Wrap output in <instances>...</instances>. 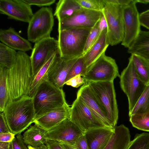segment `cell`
Listing matches in <instances>:
<instances>
[{"label":"cell","instance_id":"6da1fadb","mask_svg":"<svg viewBox=\"0 0 149 149\" xmlns=\"http://www.w3.org/2000/svg\"><path fill=\"white\" fill-rule=\"evenodd\" d=\"M5 69L7 103L29 96L33 77L30 56L26 52L18 51L15 61Z\"/></svg>","mask_w":149,"mask_h":149},{"label":"cell","instance_id":"7a4b0ae2","mask_svg":"<svg viewBox=\"0 0 149 149\" xmlns=\"http://www.w3.org/2000/svg\"><path fill=\"white\" fill-rule=\"evenodd\" d=\"M2 112L11 132L15 135L21 133L33 123L32 97L24 96L7 103Z\"/></svg>","mask_w":149,"mask_h":149},{"label":"cell","instance_id":"3957f363","mask_svg":"<svg viewBox=\"0 0 149 149\" xmlns=\"http://www.w3.org/2000/svg\"><path fill=\"white\" fill-rule=\"evenodd\" d=\"M91 29L74 28L58 31L57 40L59 56L64 60H69L83 56Z\"/></svg>","mask_w":149,"mask_h":149},{"label":"cell","instance_id":"277c9868","mask_svg":"<svg viewBox=\"0 0 149 149\" xmlns=\"http://www.w3.org/2000/svg\"><path fill=\"white\" fill-rule=\"evenodd\" d=\"M32 97L34 120L67 103L63 89L56 86L48 80L40 84Z\"/></svg>","mask_w":149,"mask_h":149},{"label":"cell","instance_id":"5b68a950","mask_svg":"<svg viewBox=\"0 0 149 149\" xmlns=\"http://www.w3.org/2000/svg\"><path fill=\"white\" fill-rule=\"evenodd\" d=\"M86 82L114 128L117 124L118 110L113 81Z\"/></svg>","mask_w":149,"mask_h":149},{"label":"cell","instance_id":"8992f818","mask_svg":"<svg viewBox=\"0 0 149 149\" xmlns=\"http://www.w3.org/2000/svg\"><path fill=\"white\" fill-rule=\"evenodd\" d=\"M101 12L107 25V40L109 45L114 46L122 42L125 34L123 7L103 0Z\"/></svg>","mask_w":149,"mask_h":149},{"label":"cell","instance_id":"52a82bcc","mask_svg":"<svg viewBox=\"0 0 149 149\" xmlns=\"http://www.w3.org/2000/svg\"><path fill=\"white\" fill-rule=\"evenodd\" d=\"M119 78L120 87L127 97L130 114L147 85L137 74L131 56L127 65L122 71Z\"/></svg>","mask_w":149,"mask_h":149},{"label":"cell","instance_id":"ba28073f","mask_svg":"<svg viewBox=\"0 0 149 149\" xmlns=\"http://www.w3.org/2000/svg\"><path fill=\"white\" fill-rule=\"evenodd\" d=\"M52 8L43 7L33 14L27 30L28 40L33 43L50 36L54 24Z\"/></svg>","mask_w":149,"mask_h":149},{"label":"cell","instance_id":"9c48e42d","mask_svg":"<svg viewBox=\"0 0 149 149\" xmlns=\"http://www.w3.org/2000/svg\"><path fill=\"white\" fill-rule=\"evenodd\" d=\"M120 76L115 60L105 52L87 68L83 77L86 81H113Z\"/></svg>","mask_w":149,"mask_h":149},{"label":"cell","instance_id":"30bf717a","mask_svg":"<svg viewBox=\"0 0 149 149\" xmlns=\"http://www.w3.org/2000/svg\"><path fill=\"white\" fill-rule=\"evenodd\" d=\"M101 12L83 8L59 22L58 31L74 28L92 29L99 20Z\"/></svg>","mask_w":149,"mask_h":149},{"label":"cell","instance_id":"8fae6325","mask_svg":"<svg viewBox=\"0 0 149 149\" xmlns=\"http://www.w3.org/2000/svg\"><path fill=\"white\" fill-rule=\"evenodd\" d=\"M70 119L84 133L92 128L107 127L100 121L87 106L77 98L73 102L71 107Z\"/></svg>","mask_w":149,"mask_h":149},{"label":"cell","instance_id":"7c38bea8","mask_svg":"<svg viewBox=\"0 0 149 149\" xmlns=\"http://www.w3.org/2000/svg\"><path fill=\"white\" fill-rule=\"evenodd\" d=\"M136 4L135 0H132L129 4L123 7L125 34L121 45L126 48L130 46L141 31Z\"/></svg>","mask_w":149,"mask_h":149},{"label":"cell","instance_id":"4fadbf2b","mask_svg":"<svg viewBox=\"0 0 149 149\" xmlns=\"http://www.w3.org/2000/svg\"><path fill=\"white\" fill-rule=\"evenodd\" d=\"M84 133L69 118L66 119L47 131L45 138L74 145L76 141Z\"/></svg>","mask_w":149,"mask_h":149},{"label":"cell","instance_id":"5bb4252c","mask_svg":"<svg viewBox=\"0 0 149 149\" xmlns=\"http://www.w3.org/2000/svg\"><path fill=\"white\" fill-rule=\"evenodd\" d=\"M57 50H58L57 40L50 36L42 39L35 43L30 56L33 77L50 55Z\"/></svg>","mask_w":149,"mask_h":149},{"label":"cell","instance_id":"9a60e30c","mask_svg":"<svg viewBox=\"0 0 149 149\" xmlns=\"http://www.w3.org/2000/svg\"><path fill=\"white\" fill-rule=\"evenodd\" d=\"M0 13L10 19L28 23L34 14L31 6L23 0H0Z\"/></svg>","mask_w":149,"mask_h":149},{"label":"cell","instance_id":"2e32d148","mask_svg":"<svg viewBox=\"0 0 149 149\" xmlns=\"http://www.w3.org/2000/svg\"><path fill=\"white\" fill-rule=\"evenodd\" d=\"M77 98L81 100L89 108L94 116L108 127L112 128L105 112L99 104L87 82L81 86L77 93Z\"/></svg>","mask_w":149,"mask_h":149},{"label":"cell","instance_id":"e0dca14e","mask_svg":"<svg viewBox=\"0 0 149 149\" xmlns=\"http://www.w3.org/2000/svg\"><path fill=\"white\" fill-rule=\"evenodd\" d=\"M78 58L65 60L61 58L59 55L58 56L49 72L48 80L56 86L63 89L70 68Z\"/></svg>","mask_w":149,"mask_h":149},{"label":"cell","instance_id":"ac0fdd59","mask_svg":"<svg viewBox=\"0 0 149 149\" xmlns=\"http://www.w3.org/2000/svg\"><path fill=\"white\" fill-rule=\"evenodd\" d=\"M71 107L67 103L35 119L33 123L47 131L64 120L69 118Z\"/></svg>","mask_w":149,"mask_h":149},{"label":"cell","instance_id":"d6986e66","mask_svg":"<svg viewBox=\"0 0 149 149\" xmlns=\"http://www.w3.org/2000/svg\"><path fill=\"white\" fill-rule=\"evenodd\" d=\"M114 132V128L95 127L84 133L88 149H103Z\"/></svg>","mask_w":149,"mask_h":149},{"label":"cell","instance_id":"ffe728a7","mask_svg":"<svg viewBox=\"0 0 149 149\" xmlns=\"http://www.w3.org/2000/svg\"><path fill=\"white\" fill-rule=\"evenodd\" d=\"M0 40L7 46L18 51L26 52L33 49L30 41L21 36L11 27L7 29H0Z\"/></svg>","mask_w":149,"mask_h":149},{"label":"cell","instance_id":"44dd1931","mask_svg":"<svg viewBox=\"0 0 149 149\" xmlns=\"http://www.w3.org/2000/svg\"><path fill=\"white\" fill-rule=\"evenodd\" d=\"M114 129V133L103 149H127L131 141L128 128L121 124Z\"/></svg>","mask_w":149,"mask_h":149},{"label":"cell","instance_id":"7402d4cb","mask_svg":"<svg viewBox=\"0 0 149 149\" xmlns=\"http://www.w3.org/2000/svg\"><path fill=\"white\" fill-rule=\"evenodd\" d=\"M107 31L106 28L102 31L95 42L84 54L87 68L105 52L109 45L107 40Z\"/></svg>","mask_w":149,"mask_h":149},{"label":"cell","instance_id":"603a6c76","mask_svg":"<svg viewBox=\"0 0 149 149\" xmlns=\"http://www.w3.org/2000/svg\"><path fill=\"white\" fill-rule=\"evenodd\" d=\"M58 55V50L52 53L36 74L33 77L30 88L29 96L32 97L41 83L45 81L48 80L49 72L54 61Z\"/></svg>","mask_w":149,"mask_h":149},{"label":"cell","instance_id":"cb8c5ba5","mask_svg":"<svg viewBox=\"0 0 149 149\" xmlns=\"http://www.w3.org/2000/svg\"><path fill=\"white\" fill-rule=\"evenodd\" d=\"M128 48V53L140 56L149 61V31H141Z\"/></svg>","mask_w":149,"mask_h":149},{"label":"cell","instance_id":"d4e9b609","mask_svg":"<svg viewBox=\"0 0 149 149\" xmlns=\"http://www.w3.org/2000/svg\"><path fill=\"white\" fill-rule=\"evenodd\" d=\"M47 131L35 124L31 126L23 134V139L26 145L37 147L45 144V138Z\"/></svg>","mask_w":149,"mask_h":149},{"label":"cell","instance_id":"484cf974","mask_svg":"<svg viewBox=\"0 0 149 149\" xmlns=\"http://www.w3.org/2000/svg\"><path fill=\"white\" fill-rule=\"evenodd\" d=\"M82 8L76 0H60L56 3L54 15L59 22Z\"/></svg>","mask_w":149,"mask_h":149},{"label":"cell","instance_id":"4316f807","mask_svg":"<svg viewBox=\"0 0 149 149\" xmlns=\"http://www.w3.org/2000/svg\"><path fill=\"white\" fill-rule=\"evenodd\" d=\"M135 68L138 76L147 85L149 84V61L137 55L131 54Z\"/></svg>","mask_w":149,"mask_h":149},{"label":"cell","instance_id":"83f0119b","mask_svg":"<svg viewBox=\"0 0 149 149\" xmlns=\"http://www.w3.org/2000/svg\"><path fill=\"white\" fill-rule=\"evenodd\" d=\"M17 52L0 43V67L7 68L15 61Z\"/></svg>","mask_w":149,"mask_h":149},{"label":"cell","instance_id":"f1b7e54d","mask_svg":"<svg viewBox=\"0 0 149 149\" xmlns=\"http://www.w3.org/2000/svg\"><path fill=\"white\" fill-rule=\"evenodd\" d=\"M149 112V84L136 102L129 116L136 114H144Z\"/></svg>","mask_w":149,"mask_h":149},{"label":"cell","instance_id":"f546056e","mask_svg":"<svg viewBox=\"0 0 149 149\" xmlns=\"http://www.w3.org/2000/svg\"><path fill=\"white\" fill-rule=\"evenodd\" d=\"M87 68L83 55L79 58L72 65L66 77L65 83L74 77L80 75L84 77L85 75Z\"/></svg>","mask_w":149,"mask_h":149},{"label":"cell","instance_id":"4dcf8cb0","mask_svg":"<svg viewBox=\"0 0 149 149\" xmlns=\"http://www.w3.org/2000/svg\"><path fill=\"white\" fill-rule=\"evenodd\" d=\"M130 117L132 126L141 130L149 132V112L142 114H136Z\"/></svg>","mask_w":149,"mask_h":149},{"label":"cell","instance_id":"1f68e13d","mask_svg":"<svg viewBox=\"0 0 149 149\" xmlns=\"http://www.w3.org/2000/svg\"><path fill=\"white\" fill-rule=\"evenodd\" d=\"M127 149H149V133L136 134Z\"/></svg>","mask_w":149,"mask_h":149},{"label":"cell","instance_id":"d6a6232c","mask_svg":"<svg viewBox=\"0 0 149 149\" xmlns=\"http://www.w3.org/2000/svg\"><path fill=\"white\" fill-rule=\"evenodd\" d=\"M7 102L6 69L0 67V111L3 112Z\"/></svg>","mask_w":149,"mask_h":149},{"label":"cell","instance_id":"836d02e7","mask_svg":"<svg viewBox=\"0 0 149 149\" xmlns=\"http://www.w3.org/2000/svg\"><path fill=\"white\" fill-rule=\"evenodd\" d=\"M83 8L101 12L103 8V0H76Z\"/></svg>","mask_w":149,"mask_h":149},{"label":"cell","instance_id":"e575fe53","mask_svg":"<svg viewBox=\"0 0 149 149\" xmlns=\"http://www.w3.org/2000/svg\"><path fill=\"white\" fill-rule=\"evenodd\" d=\"M99 20L92 28L88 36L84 50V54L95 42L102 31L99 27Z\"/></svg>","mask_w":149,"mask_h":149},{"label":"cell","instance_id":"d590c367","mask_svg":"<svg viewBox=\"0 0 149 149\" xmlns=\"http://www.w3.org/2000/svg\"><path fill=\"white\" fill-rule=\"evenodd\" d=\"M13 149H28L24 143L21 133L16 135L12 142Z\"/></svg>","mask_w":149,"mask_h":149},{"label":"cell","instance_id":"8d00e7d4","mask_svg":"<svg viewBox=\"0 0 149 149\" xmlns=\"http://www.w3.org/2000/svg\"><path fill=\"white\" fill-rule=\"evenodd\" d=\"M85 82L84 78L81 77V75H79L69 79L65 83V84L77 88L82 86Z\"/></svg>","mask_w":149,"mask_h":149},{"label":"cell","instance_id":"74e56055","mask_svg":"<svg viewBox=\"0 0 149 149\" xmlns=\"http://www.w3.org/2000/svg\"><path fill=\"white\" fill-rule=\"evenodd\" d=\"M26 3L31 5L38 6H48L54 3L56 0H23Z\"/></svg>","mask_w":149,"mask_h":149},{"label":"cell","instance_id":"f35d334b","mask_svg":"<svg viewBox=\"0 0 149 149\" xmlns=\"http://www.w3.org/2000/svg\"><path fill=\"white\" fill-rule=\"evenodd\" d=\"M139 18L141 26L149 30V10L139 14Z\"/></svg>","mask_w":149,"mask_h":149},{"label":"cell","instance_id":"ab89813d","mask_svg":"<svg viewBox=\"0 0 149 149\" xmlns=\"http://www.w3.org/2000/svg\"><path fill=\"white\" fill-rule=\"evenodd\" d=\"M73 146L76 149H88L84 134L76 141Z\"/></svg>","mask_w":149,"mask_h":149},{"label":"cell","instance_id":"60d3db41","mask_svg":"<svg viewBox=\"0 0 149 149\" xmlns=\"http://www.w3.org/2000/svg\"><path fill=\"white\" fill-rule=\"evenodd\" d=\"M8 125L3 113L0 112V134L10 132Z\"/></svg>","mask_w":149,"mask_h":149},{"label":"cell","instance_id":"b9f144b4","mask_svg":"<svg viewBox=\"0 0 149 149\" xmlns=\"http://www.w3.org/2000/svg\"><path fill=\"white\" fill-rule=\"evenodd\" d=\"M48 149H65L60 142L51 140H47L45 143Z\"/></svg>","mask_w":149,"mask_h":149},{"label":"cell","instance_id":"7bdbcfd3","mask_svg":"<svg viewBox=\"0 0 149 149\" xmlns=\"http://www.w3.org/2000/svg\"><path fill=\"white\" fill-rule=\"evenodd\" d=\"M15 135L11 132L0 134V141L11 142L15 137Z\"/></svg>","mask_w":149,"mask_h":149},{"label":"cell","instance_id":"ee69618b","mask_svg":"<svg viewBox=\"0 0 149 149\" xmlns=\"http://www.w3.org/2000/svg\"><path fill=\"white\" fill-rule=\"evenodd\" d=\"M132 0H108L110 2L117 4L122 7L129 4Z\"/></svg>","mask_w":149,"mask_h":149},{"label":"cell","instance_id":"f6af8a7d","mask_svg":"<svg viewBox=\"0 0 149 149\" xmlns=\"http://www.w3.org/2000/svg\"><path fill=\"white\" fill-rule=\"evenodd\" d=\"M10 143L0 141V149H9Z\"/></svg>","mask_w":149,"mask_h":149},{"label":"cell","instance_id":"bcb514c9","mask_svg":"<svg viewBox=\"0 0 149 149\" xmlns=\"http://www.w3.org/2000/svg\"><path fill=\"white\" fill-rule=\"evenodd\" d=\"M61 143L65 149H76L73 145L64 143Z\"/></svg>","mask_w":149,"mask_h":149},{"label":"cell","instance_id":"7dc6e473","mask_svg":"<svg viewBox=\"0 0 149 149\" xmlns=\"http://www.w3.org/2000/svg\"><path fill=\"white\" fill-rule=\"evenodd\" d=\"M28 149H48L46 146L45 144L37 147H33L28 145Z\"/></svg>","mask_w":149,"mask_h":149},{"label":"cell","instance_id":"c3c4849f","mask_svg":"<svg viewBox=\"0 0 149 149\" xmlns=\"http://www.w3.org/2000/svg\"><path fill=\"white\" fill-rule=\"evenodd\" d=\"M136 3H140L145 4L149 3V0H135Z\"/></svg>","mask_w":149,"mask_h":149},{"label":"cell","instance_id":"681fc988","mask_svg":"<svg viewBox=\"0 0 149 149\" xmlns=\"http://www.w3.org/2000/svg\"><path fill=\"white\" fill-rule=\"evenodd\" d=\"M9 149H13L12 144V142H11L10 143Z\"/></svg>","mask_w":149,"mask_h":149}]
</instances>
